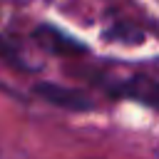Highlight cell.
<instances>
[{
  "mask_svg": "<svg viewBox=\"0 0 159 159\" xmlns=\"http://www.w3.org/2000/svg\"><path fill=\"white\" fill-rule=\"evenodd\" d=\"M35 40L47 52H55V55H80V52H84V47L80 42H75L72 37H67L65 32H60L55 27H40L35 32Z\"/></svg>",
  "mask_w": 159,
  "mask_h": 159,
  "instance_id": "2",
  "label": "cell"
},
{
  "mask_svg": "<svg viewBox=\"0 0 159 159\" xmlns=\"http://www.w3.org/2000/svg\"><path fill=\"white\" fill-rule=\"evenodd\" d=\"M35 89H37V94L42 99H47L50 104H57L62 109H72V112H87V109H92V99L84 92H80V89L52 84V82H42Z\"/></svg>",
  "mask_w": 159,
  "mask_h": 159,
  "instance_id": "1",
  "label": "cell"
},
{
  "mask_svg": "<svg viewBox=\"0 0 159 159\" xmlns=\"http://www.w3.org/2000/svg\"><path fill=\"white\" fill-rule=\"evenodd\" d=\"M122 92L129 94L132 99H139L147 107L159 109V82L149 77H132L129 82L122 84Z\"/></svg>",
  "mask_w": 159,
  "mask_h": 159,
  "instance_id": "3",
  "label": "cell"
}]
</instances>
